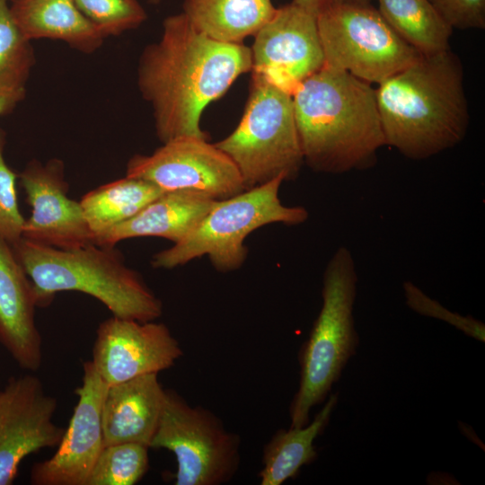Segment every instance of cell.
Instances as JSON below:
<instances>
[{
    "mask_svg": "<svg viewBox=\"0 0 485 485\" xmlns=\"http://www.w3.org/2000/svg\"><path fill=\"white\" fill-rule=\"evenodd\" d=\"M248 72L249 47L204 35L182 13L167 16L160 39L140 54L137 71L138 90L150 104L160 141L207 139L200 125L204 110Z\"/></svg>",
    "mask_w": 485,
    "mask_h": 485,
    "instance_id": "6da1fadb",
    "label": "cell"
},
{
    "mask_svg": "<svg viewBox=\"0 0 485 485\" xmlns=\"http://www.w3.org/2000/svg\"><path fill=\"white\" fill-rule=\"evenodd\" d=\"M375 99L385 145L426 159L458 145L469 125L463 72L450 49L419 54L378 84Z\"/></svg>",
    "mask_w": 485,
    "mask_h": 485,
    "instance_id": "7a4b0ae2",
    "label": "cell"
},
{
    "mask_svg": "<svg viewBox=\"0 0 485 485\" xmlns=\"http://www.w3.org/2000/svg\"><path fill=\"white\" fill-rule=\"evenodd\" d=\"M292 99L304 163L313 171L340 174L375 164L385 139L370 84L323 66Z\"/></svg>",
    "mask_w": 485,
    "mask_h": 485,
    "instance_id": "3957f363",
    "label": "cell"
},
{
    "mask_svg": "<svg viewBox=\"0 0 485 485\" xmlns=\"http://www.w3.org/2000/svg\"><path fill=\"white\" fill-rule=\"evenodd\" d=\"M11 246L33 284L38 307L50 304L58 292L77 291L102 303L116 317L149 322L163 313L161 300L115 246L62 250L22 237Z\"/></svg>",
    "mask_w": 485,
    "mask_h": 485,
    "instance_id": "277c9868",
    "label": "cell"
},
{
    "mask_svg": "<svg viewBox=\"0 0 485 485\" xmlns=\"http://www.w3.org/2000/svg\"><path fill=\"white\" fill-rule=\"evenodd\" d=\"M357 282L352 253L347 247H340L324 270L322 304L299 353V386L289 408L292 428L309 422L311 410L326 399L356 351L358 337L353 311Z\"/></svg>",
    "mask_w": 485,
    "mask_h": 485,
    "instance_id": "5b68a950",
    "label": "cell"
},
{
    "mask_svg": "<svg viewBox=\"0 0 485 485\" xmlns=\"http://www.w3.org/2000/svg\"><path fill=\"white\" fill-rule=\"evenodd\" d=\"M283 181L277 178L217 200L185 238L154 254L152 266L171 269L207 255L219 271L239 269L247 257L244 241L251 233L269 224L295 225L308 218L304 207L282 204L278 192Z\"/></svg>",
    "mask_w": 485,
    "mask_h": 485,
    "instance_id": "8992f818",
    "label": "cell"
},
{
    "mask_svg": "<svg viewBox=\"0 0 485 485\" xmlns=\"http://www.w3.org/2000/svg\"><path fill=\"white\" fill-rule=\"evenodd\" d=\"M215 145L236 165L245 190L295 180L304 163L292 94L252 72L239 124Z\"/></svg>",
    "mask_w": 485,
    "mask_h": 485,
    "instance_id": "52a82bcc",
    "label": "cell"
},
{
    "mask_svg": "<svg viewBox=\"0 0 485 485\" xmlns=\"http://www.w3.org/2000/svg\"><path fill=\"white\" fill-rule=\"evenodd\" d=\"M241 440L221 419L202 406H191L178 392L165 389L163 406L151 448L172 452L175 485H222L235 475Z\"/></svg>",
    "mask_w": 485,
    "mask_h": 485,
    "instance_id": "ba28073f",
    "label": "cell"
},
{
    "mask_svg": "<svg viewBox=\"0 0 485 485\" xmlns=\"http://www.w3.org/2000/svg\"><path fill=\"white\" fill-rule=\"evenodd\" d=\"M316 18L323 66L346 71L370 84L382 83L419 55L369 4H324Z\"/></svg>",
    "mask_w": 485,
    "mask_h": 485,
    "instance_id": "9c48e42d",
    "label": "cell"
},
{
    "mask_svg": "<svg viewBox=\"0 0 485 485\" xmlns=\"http://www.w3.org/2000/svg\"><path fill=\"white\" fill-rule=\"evenodd\" d=\"M126 175L149 181L164 191L191 190L216 200L245 190L231 158L207 138L180 137L151 154H135L127 163Z\"/></svg>",
    "mask_w": 485,
    "mask_h": 485,
    "instance_id": "30bf717a",
    "label": "cell"
},
{
    "mask_svg": "<svg viewBox=\"0 0 485 485\" xmlns=\"http://www.w3.org/2000/svg\"><path fill=\"white\" fill-rule=\"evenodd\" d=\"M57 401L33 375L12 376L0 391V485H11L22 461L57 447L65 428L53 421Z\"/></svg>",
    "mask_w": 485,
    "mask_h": 485,
    "instance_id": "8fae6325",
    "label": "cell"
},
{
    "mask_svg": "<svg viewBox=\"0 0 485 485\" xmlns=\"http://www.w3.org/2000/svg\"><path fill=\"white\" fill-rule=\"evenodd\" d=\"M251 72L290 93L324 66L316 14L290 3L255 33Z\"/></svg>",
    "mask_w": 485,
    "mask_h": 485,
    "instance_id": "7c38bea8",
    "label": "cell"
},
{
    "mask_svg": "<svg viewBox=\"0 0 485 485\" xmlns=\"http://www.w3.org/2000/svg\"><path fill=\"white\" fill-rule=\"evenodd\" d=\"M182 354L179 341L164 323L112 315L96 330L91 361L110 386L166 370Z\"/></svg>",
    "mask_w": 485,
    "mask_h": 485,
    "instance_id": "4fadbf2b",
    "label": "cell"
},
{
    "mask_svg": "<svg viewBox=\"0 0 485 485\" xmlns=\"http://www.w3.org/2000/svg\"><path fill=\"white\" fill-rule=\"evenodd\" d=\"M18 178L31 208L24 221L22 238L62 250L94 243L80 201L68 197L62 160H31Z\"/></svg>",
    "mask_w": 485,
    "mask_h": 485,
    "instance_id": "5bb4252c",
    "label": "cell"
},
{
    "mask_svg": "<svg viewBox=\"0 0 485 485\" xmlns=\"http://www.w3.org/2000/svg\"><path fill=\"white\" fill-rule=\"evenodd\" d=\"M108 385L91 360L83 365L82 384L75 390L78 400L68 427L48 459L32 465L33 485H86L104 447L101 410Z\"/></svg>",
    "mask_w": 485,
    "mask_h": 485,
    "instance_id": "9a60e30c",
    "label": "cell"
},
{
    "mask_svg": "<svg viewBox=\"0 0 485 485\" xmlns=\"http://www.w3.org/2000/svg\"><path fill=\"white\" fill-rule=\"evenodd\" d=\"M33 284L0 237V344L22 369L36 372L42 363V339L35 322Z\"/></svg>",
    "mask_w": 485,
    "mask_h": 485,
    "instance_id": "2e32d148",
    "label": "cell"
},
{
    "mask_svg": "<svg viewBox=\"0 0 485 485\" xmlns=\"http://www.w3.org/2000/svg\"><path fill=\"white\" fill-rule=\"evenodd\" d=\"M164 397L158 374L108 386L101 410L104 445L138 443L150 448Z\"/></svg>",
    "mask_w": 485,
    "mask_h": 485,
    "instance_id": "e0dca14e",
    "label": "cell"
},
{
    "mask_svg": "<svg viewBox=\"0 0 485 485\" xmlns=\"http://www.w3.org/2000/svg\"><path fill=\"white\" fill-rule=\"evenodd\" d=\"M217 202L207 194L191 190L164 191L137 214L112 227L95 244L114 247L136 237H161L173 243L185 238Z\"/></svg>",
    "mask_w": 485,
    "mask_h": 485,
    "instance_id": "ac0fdd59",
    "label": "cell"
},
{
    "mask_svg": "<svg viewBox=\"0 0 485 485\" xmlns=\"http://www.w3.org/2000/svg\"><path fill=\"white\" fill-rule=\"evenodd\" d=\"M13 22L29 40H60L92 54L106 37L78 8L75 0H8Z\"/></svg>",
    "mask_w": 485,
    "mask_h": 485,
    "instance_id": "d6986e66",
    "label": "cell"
},
{
    "mask_svg": "<svg viewBox=\"0 0 485 485\" xmlns=\"http://www.w3.org/2000/svg\"><path fill=\"white\" fill-rule=\"evenodd\" d=\"M276 10L271 0H184L181 13L204 35L222 42L242 43Z\"/></svg>",
    "mask_w": 485,
    "mask_h": 485,
    "instance_id": "ffe728a7",
    "label": "cell"
},
{
    "mask_svg": "<svg viewBox=\"0 0 485 485\" xmlns=\"http://www.w3.org/2000/svg\"><path fill=\"white\" fill-rule=\"evenodd\" d=\"M337 401L338 395L331 394L311 422L300 428L279 429L272 436L263 447L259 472L261 485H281L317 458L314 440L327 427Z\"/></svg>",
    "mask_w": 485,
    "mask_h": 485,
    "instance_id": "44dd1931",
    "label": "cell"
},
{
    "mask_svg": "<svg viewBox=\"0 0 485 485\" xmlns=\"http://www.w3.org/2000/svg\"><path fill=\"white\" fill-rule=\"evenodd\" d=\"M163 192L149 181L127 175L87 192L80 204L94 243L99 236L134 216Z\"/></svg>",
    "mask_w": 485,
    "mask_h": 485,
    "instance_id": "7402d4cb",
    "label": "cell"
},
{
    "mask_svg": "<svg viewBox=\"0 0 485 485\" xmlns=\"http://www.w3.org/2000/svg\"><path fill=\"white\" fill-rule=\"evenodd\" d=\"M378 5L387 23L419 54L449 49L453 29L429 0H378Z\"/></svg>",
    "mask_w": 485,
    "mask_h": 485,
    "instance_id": "603a6c76",
    "label": "cell"
},
{
    "mask_svg": "<svg viewBox=\"0 0 485 485\" xmlns=\"http://www.w3.org/2000/svg\"><path fill=\"white\" fill-rule=\"evenodd\" d=\"M149 447L138 443L104 445L86 485H134L149 469Z\"/></svg>",
    "mask_w": 485,
    "mask_h": 485,
    "instance_id": "cb8c5ba5",
    "label": "cell"
},
{
    "mask_svg": "<svg viewBox=\"0 0 485 485\" xmlns=\"http://www.w3.org/2000/svg\"><path fill=\"white\" fill-rule=\"evenodd\" d=\"M34 64L31 40L13 22L8 0H0V88L26 87Z\"/></svg>",
    "mask_w": 485,
    "mask_h": 485,
    "instance_id": "d4e9b609",
    "label": "cell"
},
{
    "mask_svg": "<svg viewBox=\"0 0 485 485\" xmlns=\"http://www.w3.org/2000/svg\"><path fill=\"white\" fill-rule=\"evenodd\" d=\"M75 2L106 39L134 30L147 18L138 0H75Z\"/></svg>",
    "mask_w": 485,
    "mask_h": 485,
    "instance_id": "484cf974",
    "label": "cell"
},
{
    "mask_svg": "<svg viewBox=\"0 0 485 485\" xmlns=\"http://www.w3.org/2000/svg\"><path fill=\"white\" fill-rule=\"evenodd\" d=\"M6 134L0 128V237L10 244L22 237L24 217L17 200L16 180L19 177L4 156Z\"/></svg>",
    "mask_w": 485,
    "mask_h": 485,
    "instance_id": "4316f807",
    "label": "cell"
},
{
    "mask_svg": "<svg viewBox=\"0 0 485 485\" xmlns=\"http://www.w3.org/2000/svg\"><path fill=\"white\" fill-rule=\"evenodd\" d=\"M406 304L414 312L442 320L479 341H485V325L472 316H463L442 306L410 281L403 283Z\"/></svg>",
    "mask_w": 485,
    "mask_h": 485,
    "instance_id": "83f0119b",
    "label": "cell"
},
{
    "mask_svg": "<svg viewBox=\"0 0 485 485\" xmlns=\"http://www.w3.org/2000/svg\"><path fill=\"white\" fill-rule=\"evenodd\" d=\"M452 29H483L485 0H429Z\"/></svg>",
    "mask_w": 485,
    "mask_h": 485,
    "instance_id": "f1b7e54d",
    "label": "cell"
},
{
    "mask_svg": "<svg viewBox=\"0 0 485 485\" xmlns=\"http://www.w3.org/2000/svg\"><path fill=\"white\" fill-rule=\"evenodd\" d=\"M26 94V87L0 88V116L11 112Z\"/></svg>",
    "mask_w": 485,
    "mask_h": 485,
    "instance_id": "f546056e",
    "label": "cell"
},
{
    "mask_svg": "<svg viewBox=\"0 0 485 485\" xmlns=\"http://www.w3.org/2000/svg\"><path fill=\"white\" fill-rule=\"evenodd\" d=\"M292 2L316 15L323 4L322 0H293Z\"/></svg>",
    "mask_w": 485,
    "mask_h": 485,
    "instance_id": "4dcf8cb0",
    "label": "cell"
},
{
    "mask_svg": "<svg viewBox=\"0 0 485 485\" xmlns=\"http://www.w3.org/2000/svg\"><path fill=\"white\" fill-rule=\"evenodd\" d=\"M324 4H368L370 0H322ZM322 4V5H323Z\"/></svg>",
    "mask_w": 485,
    "mask_h": 485,
    "instance_id": "1f68e13d",
    "label": "cell"
},
{
    "mask_svg": "<svg viewBox=\"0 0 485 485\" xmlns=\"http://www.w3.org/2000/svg\"><path fill=\"white\" fill-rule=\"evenodd\" d=\"M146 1L152 4H158L161 3L162 0H146Z\"/></svg>",
    "mask_w": 485,
    "mask_h": 485,
    "instance_id": "d6a6232c",
    "label": "cell"
}]
</instances>
